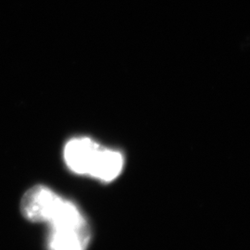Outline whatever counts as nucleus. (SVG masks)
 <instances>
[{
  "instance_id": "f257e3e1",
  "label": "nucleus",
  "mask_w": 250,
  "mask_h": 250,
  "mask_svg": "<svg viewBox=\"0 0 250 250\" xmlns=\"http://www.w3.org/2000/svg\"><path fill=\"white\" fill-rule=\"evenodd\" d=\"M49 224L48 250H86L91 231L79 208L63 198Z\"/></svg>"
},
{
  "instance_id": "f03ea898",
  "label": "nucleus",
  "mask_w": 250,
  "mask_h": 250,
  "mask_svg": "<svg viewBox=\"0 0 250 250\" xmlns=\"http://www.w3.org/2000/svg\"><path fill=\"white\" fill-rule=\"evenodd\" d=\"M50 188L36 186L29 189L21 202V210L33 223H48L62 201Z\"/></svg>"
},
{
  "instance_id": "7ed1b4c3",
  "label": "nucleus",
  "mask_w": 250,
  "mask_h": 250,
  "mask_svg": "<svg viewBox=\"0 0 250 250\" xmlns=\"http://www.w3.org/2000/svg\"><path fill=\"white\" fill-rule=\"evenodd\" d=\"M102 146L88 137L72 138L65 145L63 157L72 172L91 176L99 161Z\"/></svg>"
},
{
  "instance_id": "20e7f679",
  "label": "nucleus",
  "mask_w": 250,
  "mask_h": 250,
  "mask_svg": "<svg viewBox=\"0 0 250 250\" xmlns=\"http://www.w3.org/2000/svg\"><path fill=\"white\" fill-rule=\"evenodd\" d=\"M124 162V156L121 152L102 147L92 177L103 182H111L122 172Z\"/></svg>"
}]
</instances>
